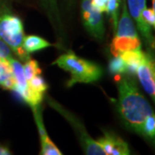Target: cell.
Segmentation results:
<instances>
[{
	"instance_id": "cell-24",
	"label": "cell",
	"mask_w": 155,
	"mask_h": 155,
	"mask_svg": "<svg viewBox=\"0 0 155 155\" xmlns=\"http://www.w3.org/2000/svg\"><path fill=\"white\" fill-rule=\"evenodd\" d=\"M152 4H153V12H154L155 14V0H152Z\"/></svg>"
},
{
	"instance_id": "cell-23",
	"label": "cell",
	"mask_w": 155,
	"mask_h": 155,
	"mask_svg": "<svg viewBox=\"0 0 155 155\" xmlns=\"http://www.w3.org/2000/svg\"><path fill=\"white\" fill-rule=\"evenodd\" d=\"M11 154V151L8 147L3 145H0V155H10Z\"/></svg>"
},
{
	"instance_id": "cell-8",
	"label": "cell",
	"mask_w": 155,
	"mask_h": 155,
	"mask_svg": "<svg viewBox=\"0 0 155 155\" xmlns=\"http://www.w3.org/2000/svg\"><path fill=\"white\" fill-rule=\"evenodd\" d=\"M136 75L147 93L155 98V57L151 53H145L138 67Z\"/></svg>"
},
{
	"instance_id": "cell-20",
	"label": "cell",
	"mask_w": 155,
	"mask_h": 155,
	"mask_svg": "<svg viewBox=\"0 0 155 155\" xmlns=\"http://www.w3.org/2000/svg\"><path fill=\"white\" fill-rule=\"evenodd\" d=\"M142 17L144 19L145 22L149 26L150 28H154L155 30V14L153 12V10L147 7L143 11Z\"/></svg>"
},
{
	"instance_id": "cell-19",
	"label": "cell",
	"mask_w": 155,
	"mask_h": 155,
	"mask_svg": "<svg viewBox=\"0 0 155 155\" xmlns=\"http://www.w3.org/2000/svg\"><path fill=\"white\" fill-rule=\"evenodd\" d=\"M44 4L45 8L49 13L51 17H54L57 22L60 21V15H59V11L57 7V2L56 0H42Z\"/></svg>"
},
{
	"instance_id": "cell-6",
	"label": "cell",
	"mask_w": 155,
	"mask_h": 155,
	"mask_svg": "<svg viewBox=\"0 0 155 155\" xmlns=\"http://www.w3.org/2000/svg\"><path fill=\"white\" fill-rule=\"evenodd\" d=\"M81 15L86 30L94 38L102 41L104 36L103 13L96 10L91 5V0H82Z\"/></svg>"
},
{
	"instance_id": "cell-15",
	"label": "cell",
	"mask_w": 155,
	"mask_h": 155,
	"mask_svg": "<svg viewBox=\"0 0 155 155\" xmlns=\"http://www.w3.org/2000/svg\"><path fill=\"white\" fill-rule=\"evenodd\" d=\"M140 135L148 139L155 145V113L146 120Z\"/></svg>"
},
{
	"instance_id": "cell-9",
	"label": "cell",
	"mask_w": 155,
	"mask_h": 155,
	"mask_svg": "<svg viewBox=\"0 0 155 155\" xmlns=\"http://www.w3.org/2000/svg\"><path fill=\"white\" fill-rule=\"evenodd\" d=\"M33 111L34 118L36 123V126L38 128L40 140H41V153L40 154L42 155H62L60 149L55 146V144L51 140L48 134L47 133L46 127H45L42 114L41 106L37 105L31 108Z\"/></svg>"
},
{
	"instance_id": "cell-11",
	"label": "cell",
	"mask_w": 155,
	"mask_h": 155,
	"mask_svg": "<svg viewBox=\"0 0 155 155\" xmlns=\"http://www.w3.org/2000/svg\"><path fill=\"white\" fill-rule=\"evenodd\" d=\"M0 85L5 90L15 91L16 80L8 59L0 57Z\"/></svg>"
},
{
	"instance_id": "cell-2",
	"label": "cell",
	"mask_w": 155,
	"mask_h": 155,
	"mask_svg": "<svg viewBox=\"0 0 155 155\" xmlns=\"http://www.w3.org/2000/svg\"><path fill=\"white\" fill-rule=\"evenodd\" d=\"M64 71L70 73L67 87L76 84H91L99 80L103 76V69L99 65L76 55L72 51L61 55L53 62Z\"/></svg>"
},
{
	"instance_id": "cell-14",
	"label": "cell",
	"mask_w": 155,
	"mask_h": 155,
	"mask_svg": "<svg viewBox=\"0 0 155 155\" xmlns=\"http://www.w3.org/2000/svg\"><path fill=\"white\" fill-rule=\"evenodd\" d=\"M122 1V0H107L105 12L110 17L114 33L116 32L118 20H119V10Z\"/></svg>"
},
{
	"instance_id": "cell-3",
	"label": "cell",
	"mask_w": 155,
	"mask_h": 155,
	"mask_svg": "<svg viewBox=\"0 0 155 155\" xmlns=\"http://www.w3.org/2000/svg\"><path fill=\"white\" fill-rule=\"evenodd\" d=\"M0 38L21 61L25 62L30 58L22 48L24 29L22 20L2 2H0Z\"/></svg>"
},
{
	"instance_id": "cell-12",
	"label": "cell",
	"mask_w": 155,
	"mask_h": 155,
	"mask_svg": "<svg viewBox=\"0 0 155 155\" xmlns=\"http://www.w3.org/2000/svg\"><path fill=\"white\" fill-rule=\"evenodd\" d=\"M144 54V52L140 49L126 51L121 54H119L126 64L127 74L131 75V76H134V74H136L138 67L143 59Z\"/></svg>"
},
{
	"instance_id": "cell-1",
	"label": "cell",
	"mask_w": 155,
	"mask_h": 155,
	"mask_svg": "<svg viewBox=\"0 0 155 155\" xmlns=\"http://www.w3.org/2000/svg\"><path fill=\"white\" fill-rule=\"evenodd\" d=\"M117 110L125 125L140 135L146 120L154 112L138 88L131 75L120 77L117 81Z\"/></svg>"
},
{
	"instance_id": "cell-22",
	"label": "cell",
	"mask_w": 155,
	"mask_h": 155,
	"mask_svg": "<svg viewBox=\"0 0 155 155\" xmlns=\"http://www.w3.org/2000/svg\"><path fill=\"white\" fill-rule=\"evenodd\" d=\"M91 5L100 12H105L107 0H91Z\"/></svg>"
},
{
	"instance_id": "cell-7",
	"label": "cell",
	"mask_w": 155,
	"mask_h": 155,
	"mask_svg": "<svg viewBox=\"0 0 155 155\" xmlns=\"http://www.w3.org/2000/svg\"><path fill=\"white\" fill-rule=\"evenodd\" d=\"M127 11L135 22L136 27L144 39L147 48L155 49V37L153 35L152 28L145 22L142 17L143 11L147 8V0H127Z\"/></svg>"
},
{
	"instance_id": "cell-10",
	"label": "cell",
	"mask_w": 155,
	"mask_h": 155,
	"mask_svg": "<svg viewBox=\"0 0 155 155\" xmlns=\"http://www.w3.org/2000/svg\"><path fill=\"white\" fill-rule=\"evenodd\" d=\"M105 155H128V145L114 133L104 132V136L97 140Z\"/></svg>"
},
{
	"instance_id": "cell-17",
	"label": "cell",
	"mask_w": 155,
	"mask_h": 155,
	"mask_svg": "<svg viewBox=\"0 0 155 155\" xmlns=\"http://www.w3.org/2000/svg\"><path fill=\"white\" fill-rule=\"evenodd\" d=\"M22 67H23L24 75L27 78L28 82L35 76L38 74H41V70L39 67L38 62L35 60H32L31 58H29L28 61H25Z\"/></svg>"
},
{
	"instance_id": "cell-21",
	"label": "cell",
	"mask_w": 155,
	"mask_h": 155,
	"mask_svg": "<svg viewBox=\"0 0 155 155\" xmlns=\"http://www.w3.org/2000/svg\"><path fill=\"white\" fill-rule=\"evenodd\" d=\"M0 57L5 59H9L12 57V51L11 48L1 38H0Z\"/></svg>"
},
{
	"instance_id": "cell-13",
	"label": "cell",
	"mask_w": 155,
	"mask_h": 155,
	"mask_svg": "<svg viewBox=\"0 0 155 155\" xmlns=\"http://www.w3.org/2000/svg\"><path fill=\"white\" fill-rule=\"evenodd\" d=\"M53 45L48 42L47 40L41 38L37 35H27L24 36L23 41H22V48L28 54L40 51V50L45 49L47 48H49Z\"/></svg>"
},
{
	"instance_id": "cell-5",
	"label": "cell",
	"mask_w": 155,
	"mask_h": 155,
	"mask_svg": "<svg viewBox=\"0 0 155 155\" xmlns=\"http://www.w3.org/2000/svg\"><path fill=\"white\" fill-rule=\"evenodd\" d=\"M48 103L52 108H54L57 112H59L61 116H64L65 119L70 123V125L73 127L75 132L77 134L78 138L79 140V142L82 146L84 153L88 155H105L103 148L101 147L99 142L97 140H95L91 138L89 134L86 132L85 127H84L83 124L79 122L74 115L67 111L66 109H64L62 106L56 103L54 100L48 98Z\"/></svg>"
},
{
	"instance_id": "cell-16",
	"label": "cell",
	"mask_w": 155,
	"mask_h": 155,
	"mask_svg": "<svg viewBox=\"0 0 155 155\" xmlns=\"http://www.w3.org/2000/svg\"><path fill=\"white\" fill-rule=\"evenodd\" d=\"M109 70L112 74L116 75V76H121L123 74H127L126 64L120 55L114 56V58L110 61Z\"/></svg>"
},
{
	"instance_id": "cell-18",
	"label": "cell",
	"mask_w": 155,
	"mask_h": 155,
	"mask_svg": "<svg viewBox=\"0 0 155 155\" xmlns=\"http://www.w3.org/2000/svg\"><path fill=\"white\" fill-rule=\"evenodd\" d=\"M28 83L29 87L32 90L37 91L39 93H41V94H44L45 92H46V91L48 88V84L46 83L45 79L41 74H38V75L35 76L33 78H31L28 81Z\"/></svg>"
},
{
	"instance_id": "cell-4",
	"label": "cell",
	"mask_w": 155,
	"mask_h": 155,
	"mask_svg": "<svg viewBox=\"0 0 155 155\" xmlns=\"http://www.w3.org/2000/svg\"><path fill=\"white\" fill-rule=\"evenodd\" d=\"M140 49L141 42L133 18L127 11L126 0H122V14L118 20L115 36L111 42V53L114 56H117L126 51Z\"/></svg>"
},
{
	"instance_id": "cell-25",
	"label": "cell",
	"mask_w": 155,
	"mask_h": 155,
	"mask_svg": "<svg viewBox=\"0 0 155 155\" xmlns=\"http://www.w3.org/2000/svg\"><path fill=\"white\" fill-rule=\"evenodd\" d=\"M153 102H154V103H155V98H154V101H153Z\"/></svg>"
}]
</instances>
